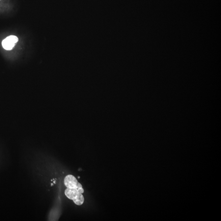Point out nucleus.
<instances>
[{"instance_id": "f257e3e1", "label": "nucleus", "mask_w": 221, "mask_h": 221, "mask_svg": "<svg viewBox=\"0 0 221 221\" xmlns=\"http://www.w3.org/2000/svg\"><path fill=\"white\" fill-rule=\"evenodd\" d=\"M18 41V38L14 35L7 37L2 41V46L6 50H11Z\"/></svg>"}, {"instance_id": "f03ea898", "label": "nucleus", "mask_w": 221, "mask_h": 221, "mask_svg": "<svg viewBox=\"0 0 221 221\" xmlns=\"http://www.w3.org/2000/svg\"><path fill=\"white\" fill-rule=\"evenodd\" d=\"M64 183L67 188H74L77 190L79 183L77 179L72 175H68L64 178Z\"/></svg>"}, {"instance_id": "7ed1b4c3", "label": "nucleus", "mask_w": 221, "mask_h": 221, "mask_svg": "<svg viewBox=\"0 0 221 221\" xmlns=\"http://www.w3.org/2000/svg\"><path fill=\"white\" fill-rule=\"evenodd\" d=\"M80 193L76 189L67 188L65 191V194L68 199L73 200Z\"/></svg>"}, {"instance_id": "20e7f679", "label": "nucleus", "mask_w": 221, "mask_h": 221, "mask_svg": "<svg viewBox=\"0 0 221 221\" xmlns=\"http://www.w3.org/2000/svg\"><path fill=\"white\" fill-rule=\"evenodd\" d=\"M73 202L75 204L78 206H80L83 204L85 199H84V196L82 195V193H80L78 195L77 197L74 199L73 200Z\"/></svg>"}]
</instances>
